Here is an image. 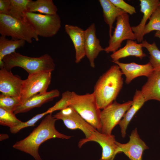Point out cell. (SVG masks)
Segmentation results:
<instances>
[{"mask_svg": "<svg viewBox=\"0 0 160 160\" xmlns=\"http://www.w3.org/2000/svg\"><path fill=\"white\" fill-rule=\"evenodd\" d=\"M56 120L52 113L48 114L27 137L16 142L13 147L30 154L35 160H43L39 153V147L42 143L52 138L68 139L71 137L57 130L55 126Z\"/></svg>", "mask_w": 160, "mask_h": 160, "instance_id": "cell-1", "label": "cell"}, {"mask_svg": "<svg viewBox=\"0 0 160 160\" xmlns=\"http://www.w3.org/2000/svg\"><path fill=\"white\" fill-rule=\"evenodd\" d=\"M123 73L117 65H113L99 78L93 93L100 109L115 101L123 84Z\"/></svg>", "mask_w": 160, "mask_h": 160, "instance_id": "cell-2", "label": "cell"}, {"mask_svg": "<svg viewBox=\"0 0 160 160\" xmlns=\"http://www.w3.org/2000/svg\"><path fill=\"white\" fill-rule=\"evenodd\" d=\"M4 67L8 71L15 67L25 70L29 74L53 71L55 68L54 60L46 53L39 57H31L15 52L6 56L3 59Z\"/></svg>", "mask_w": 160, "mask_h": 160, "instance_id": "cell-3", "label": "cell"}, {"mask_svg": "<svg viewBox=\"0 0 160 160\" xmlns=\"http://www.w3.org/2000/svg\"><path fill=\"white\" fill-rule=\"evenodd\" d=\"M0 33L1 36L23 40L29 43H32L33 39L39 40L36 29L26 16L18 19L0 14Z\"/></svg>", "mask_w": 160, "mask_h": 160, "instance_id": "cell-4", "label": "cell"}, {"mask_svg": "<svg viewBox=\"0 0 160 160\" xmlns=\"http://www.w3.org/2000/svg\"><path fill=\"white\" fill-rule=\"evenodd\" d=\"M69 106L73 108L86 121L97 130L101 129V111L92 93L79 95L72 92Z\"/></svg>", "mask_w": 160, "mask_h": 160, "instance_id": "cell-5", "label": "cell"}, {"mask_svg": "<svg viewBox=\"0 0 160 160\" xmlns=\"http://www.w3.org/2000/svg\"><path fill=\"white\" fill-rule=\"evenodd\" d=\"M132 103V100L121 104L115 101L103 109L100 115V132L106 134H112L113 129L119 124Z\"/></svg>", "mask_w": 160, "mask_h": 160, "instance_id": "cell-6", "label": "cell"}, {"mask_svg": "<svg viewBox=\"0 0 160 160\" xmlns=\"http://www.w3.org/2000/svg\"><path fill=\"white\" fill-rule=\"evenodd\" d=\"M51 79L50 72L29 74L27 79L23 80L20 95L22 104L33 96L46 92Z\"/></svg>", "mask_w": 160, "mask_h": 160, "instance_id": "cell-7", "label": "cell"}, {"mask_svg": "<svg viewBox=\"0 0 160 160\" xmlns=\"http://www.w3.org/2000/svg\"><path fill=\"white\" fill-rule=\"evenodd\" d=\"M25 16L36 29L39 36L45 38L55 35L61 27L59 15H48L27 12Z\"/></svg>", "mask_w": 160, "mask_h": 160, "instance_id": "cell-8", "label": "cell"}, {"mask_svg": "<svg viewBox=\"0 0 160 160\" xmlns=\"http://www.w3.org/2000/svg\"><path fill=\"white\" fill-rule=\"evenodd\" d=\"M116 27L111 36L110 37L108 45L104 48L107 53H113L120 48L124 40L136 39L129 23L128 14L124 12L116 19Z\"/></svg>", "mask_w": 160, "mask_h": 160, "instance_id": "cell-9", "label": "cell"}, {"mask_svg": "<svg viewBox=\"0 0 160 160\" xmlns=\"http://www.w3.org/2000/svg\"><path fill=\"white\" fill-rule=\"evenodd\" d=\"M53 116L57 120H62L68 129H79L81 130L85 135V139L89 138L93 132L96 130L70 106L60 111Z\"/></svg>", "mask_w": 160, "mask_h": 160, "instance_id": "cell-10", "label": "cell"}, {"mask_svg": "<svg viewBox=\"0 0 160 160\" xmlns=\"http://www.w3.org/2000/svg\"><path fill=\"white\" fill-rule=\"evenodd\" d=\"M91 141L97 143L102 148V155L99 160H113L116 154L121 153L113 135L103 133L96 130L89 139L80 140L79 146L81 148L86 143Z\"/></svg>", "mask_w": 160, "mask_h": 160, "instance_id": "cell-11", "label": "cell"}, {"mask_svg": "<svg viewBox=\"0 0 160 160\" xmlns=\"http://www.w3.org/2000/svg\"><path fill=\"white\" fill-rule=\"evenodd\" d=\"M121 153H123L130 160H142L144 151L148 149L140 138L137 128L132 132L128 142L121 143L116 141Z\"/></svg>", "mask_w": 160, "mask_h": 160, "instance_id": "cell-12", "label": "cell"}, {"mask_svg": "<svg viewBox=\"0 0 160 160\" xmlns=\"http://www.w3.org/2000/svg\"><path fill=\"white\" fill-rule=\"evenodd\" d=\"M23 80L4 68L0 70V91L6 96L20 97Z\"/></svg>", "mask_w": 160, "mask_h": 160, "instance_id": "cell-13", "label": "cell"}, {"mask_svg": "<svg viewBox=\"0 0 160 160\" xmlns=\"http://www.w3.org/2000/svg\"><path fill=\"white\" fill-rule=\"evenodd\" d=\"M112 61L118 65L123 74L125 76V82L127 84L139 76H145L148 78L155 70L149 62L141 65L134 62L124 63L119 61Z\"/></svg>", "mask_w": 160, "mask_h": 160, "instance_id": "cell-14", "label": "cell"}, {"mask_svg": "<svg viewBox=\"0 0 160 160\" xmlns=\"http://www.w3.org/2000/svg\"><path fill=\"white\" fill-rule=\"evenodd\" d=\"M95 24L92 23L84 30L85 56L88 59L90 66L95 68V60L100 53L104 51L100 44V41L96 35Z\"/></svg>", "mask_w": 160, "mask_h": 160, "instance_id": "cell-15", "label": "cell"}, {"mask_svg": "<svg viewBox=\"0 0 160 160\" xmlns=\"http://www.w3.org/2000/svg\"><path fill=\"white\" fill-rule=\"evenodd\" d=\"M140 11L143 13V18L137 25L132 27L137 41H143V31L147 21L149 20L153 13L159 6V0H140Z\"/></svg>", "mask_w": 160, "mask_h": 160, "instance_id": "cell-16", "label": "cell"}, {"mask_svg": "<svg viewBox=\"0 0 160 160\" xmlns=\"http://www.w3.org/2000/svg\"><path fill=\"white\" fill-rule=\"evenodd\" d=\"M65 29L73 44L75 51V62L78 63L86 56L84 31L78 26L69 24L65 25Z\"/></svg>", "mask_w": 160, "mask_h": 160, "instance_id": "cell-17", "label": "cell"}, {"mask_svg": "<svg viewBox=\"0 0 160 160\" xmlns=\"http://www.w3.org/2000/svg\"><path fill=\"white\" fill-rule=\"evenodd\" d=\"M60 92L55 89L41 94H38L29 98L19 106L14 112L16 114L27 112L34 108L41 106L43 104L58 97Z\"/></svg>", "mask_w": 160, "mask_h": 160, "instance_id": "cell-18", "label": "cell"}, {"mask_svg": "<svg viewBox=\"0 0 160 160\" xmlns=\"http://www.w3.org/2000/svg\"><path fill=\"white\" fill-rule=\"evenodd\" d=\"M141 91L145 102L152 100L160 102V70H154L148 77Z\"/></svg>", "mask_w": 160, "mask_h": 160, "instance_id": "cell-19", "label": "cell"}, {"mask_svg": "<svg viewBox=\"0 0 160 160\" xmlns=\"http://www.w3.org/2000/svg\"><path fill=\"white\" fill-rule=\"evenodd\" d=\"M145 102L141 90H137L133 97L132 105L126 112L119 124L123 137H124L126 136V130L129 122Z\"/></svg>", "mask_w": 160, "mask_h": 160, "instance_id": "cell-20", "label": "cell"}, {"mask_svg": "<svg viewBox=\"0 0 160 160\" xmlns=\"http://www.w3.org/2000/svg\"><path fill=\"white\" fill-rule=\"evenodd\" d=\"M141 43L138 44L136 41L131 40H127L126 45L110 55L112 61H116L121 58L130 56H134L142 59L146 56L143 50Z\"/></svg>", "mask_w": 160, "mask_h": 160, "instance_id": "cell-21", "label": "cell"}, {"mask_svg": "<svg viewBox=\"0 0 160 160\" xmlns=\"http://www.w3.org/2000/svg\"><path fill=\"white\" fill-rule=\"evenodd\" d=\"M99 1L102 8L104 21L109 26L110 37L114 22L119 15L125 12L116 7L110 0H99Z\"/></svg>", "mask_w": 160, "mask_h": 160, "instance_id": "cell-22", "label": "cell"}, {"mask_svg": "<svg viewBox=\"0 0 160 160\" xmlns=\"http://www.w3.org/2000/svg\"><path fill=\"white\" fill-rule=\"evenodd\" d=\"M25 41L22 40L9 39L6 36L0 37V67H4L3 60L6 56L15 52V50L25 45Z\"/></svg>", "mask_w": 160, "mask_h": 160, "instance_id": "cell-23", "label": "cell"}, {"mask_svg": "<svg viewBox=\"0 0 160 160\" xmlns=\"http://www.w3.org/2000/svg\"><path fill=\"white\" fill-rule=\"evenodd\" d=\"M58 9L52 0H30L27 5V11L39 12L45 15L57 14Z\"/></svg>", "mask_w": 160, "mask_h": 160, "instance_id": "cell-24", "label": "cell"}, {"mask_svg": "<svg viewBox=\"0 0 160 160\" xmlns=\"http://www.w3.org/2000/svg\"><path fill=\"white\" fill-rule=\"evenodd\" d=\"M30 0H9L10 7L9 15L20 19L25 17L27 5Z\"/></svg>", "mask_w": 160, "mask_h": 160, "instance_id": "cell-25", "label": "cell"}, {"mask_svg": "<svg viewBox=\"0 0 160 160\" xmlns=\"http://www.w3.org/2000/svg\"><path fill=\"white\" fill-rule=\"evenodd\" d=\"M141 44L143 47L145 48L149 52V62L155 70H160V50L155 43L150 44L146 40H143Z\"/></svg>", "mask_w": 160, "mask_h": 160, "instance_id": "cell-26", "label": "cell"}, {"mask_svg": "<svg viewBox=\"0 0 160 160\" xmlns=\"http://www.w3.org/2000/svg\"><path fill=\"white\" fill-rule=\"evenodd\" d=\"M23 122L16 117L14 112L0 108V124L10 128L15 127Z\"/></svg>", "mask_w": 160, "mask_h": 160, "instance_id": "cell-27", "label": "cell"}, {"mask_svg": "<svg viewBox=\"0 0 160 160\" xmlns=\"http://www.w3.org/2000/svg\"><path fill=\"white\" fill-rule=\"evenodd\" d=\"M20 97H15L0 95V108L14 112L21 104Z\"/></svg>", "mask_w": 160, "mask_h": 160, "instance_id": "cell-28", "label": "cell"}, {"mask_svg": "<svg viewBox=\"0 0 160 160\" xmlns=\"http://www.w3.org/2000/svg\"><path fill=\"white\" fill-rule=\"evenodd\" d=\"M153 31L160 32V7L159 6L153 13L149 21L145 26L143 35Z\"/></svg>", "mask_w": 160, "mask_h": 160, "instance_id": "cell-29", "label": "cell"}, {"mask_svg": "<svg viewBox=\"0 0 160 160\" xmlns=\"http://www.w3.org/2000/svg\"><path fill=\"white\" fill-rule=\"evenodd\" d=\"M72 96V92L67 91L62 94L61 99L53 106L47 110L49 114L57 110H61L68 107L69 106V102Z\"/></svg>", "mask_w": 160, "mask_h": 160, "instance_id": "cell-30", "label": "cell"}, {"mask_svg": "<svg viewBox=\"0 0 160 160\" xmlns=\"http://www.w3.org/2000/svg\"><path fill=\"white\" fill-rule=\"evenodd\" d=\"M49 114L47 110L43 113L38 114L27 121L25 122H23L19 125L14 128H10V132L12 133L16 134L24 128L33 126L39 120L44 116Z\"/></svg>", "mask_w": 160, "mask_h": 160, "instance_id": "cell-31", "label": "cell"}, {"mask_svg": "<svg viewBox=\"0 0 160 160\" xmlns=\"http://www.w3.org/2000/svg\"><path fill=\"white\" fill-rule=\"evenodd\" d=\"M116 7L126 13L132 15L136 13L135 7L123 0H110Z\"/></svg>", "mask_w": 160, "mask_h": 160, "instance_id": "cell-32", "label": "cell"}, {"mask_svg": "<svg viewBox=\"0 0 160 160\" xmlns=\"http://www.w3.org/2000/svg\"><path fill=\"white\" fill-rule=\"evenodd\" d=\"M10 7L9 0H0V14L9 15Z\"/></svg>", "mask_w": 160, "mask_h": 160, "instance_id": "cell-33", "label": "cell"}, {"mask_svg": "<svg viewBox=\"0 0 160 160\" xmlns=\"http://www.w3.org/2000/svg\"><path fill=\"white\" fill-rule=\"evenodd\" d=\"M9 138V136L7 134H0V141H2L6 140Z\"/></svg>", "mask_w": 160, "mask_h": 160, "instance_id": "cell-34", "label": "cell"}, {"mask_svg": "<svg viewBox=\"0 0 160 160\" xmlns=\"http://www.w3.org/2000/svg\"><path fill=\"white\" fill-rule=\"evenodd\" d=\"M154 37H158L160 39V32L156 31Z\"/></svg>", "mask_w": 160, "mask_h": 160, "instance_id": "cell-35", "label": "cell"}, {"mask_svg": "<svg viewBox=\"0 0 160 160\" xmlns=\"http://www.w3.org/2000/svg\"><path fill=\"white\" fill-rule=\"evenodd\" d=\"M159 6L160 7V3H159Z\"/></svg>", "mask_w": 160, "mask_h": 160, "instance_id": "cell-36", "label": "cell"}]
</instances>
